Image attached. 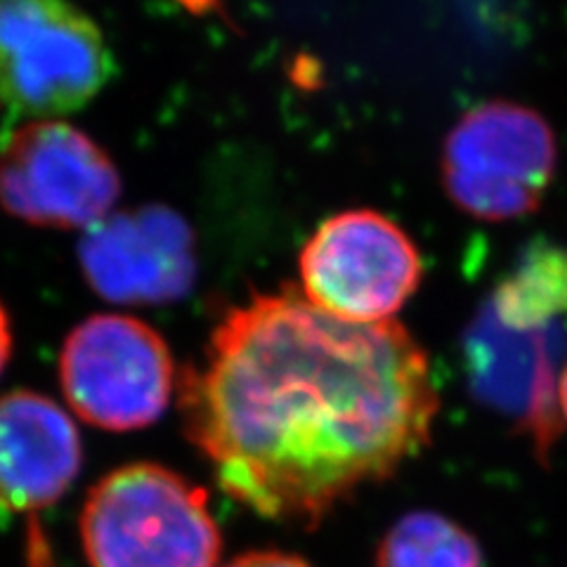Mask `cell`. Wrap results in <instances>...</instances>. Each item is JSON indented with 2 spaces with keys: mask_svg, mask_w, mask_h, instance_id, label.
<instances>
[{
  "mask_svg": "<svg viewBox=\"0 0 567 567\" xmlns=\"http://www.w3.org/2000/svg\"><path fill=\"white\" fill-rule=\"evenodd\" d=\"M185 433L258 516L315 527L431 440V364L402 324H354L293 289L233 308L177 379Z\"/></svg>",
  "mask_w": 567,
  "mask_h": 567,
  "instance_id": "obj_1",
  "label": "cell"
},
{
  "mask_svg": "<svg viewBox=\"0 0 567 567\" xmlns=\"http://www.w3.org/2000/svg\"><path fill=\"white\" fill-rule=\"evenodd\" d=\"M91 567H218L220 529L204 487L158 464L104 475L81 511Z\"/></svg>",
  "mask_w": 567,
  "mask_h": 567,
  "instance_id": "obj_2",
  "label": "cell"
},
{
  "mask_svg": "<svg viewBox=\"0 0 567 567\" xmlns=\"http://www.w3.org/2000/svg\"><path fill=\"white\" fill-rule=\"evenodd\" d=\"M114 74L112 50L71 0H0V104L39 121L91 104Z\"/></svg>",
  "mask_w": 567,
  "mask_h": 567,
  "instance_id": "obj_3",
  "label": "cell"
},
{
  "mask_svg": "<svg viewBox=\"0 0 567 567\" xmlns=\"http://www.w3.org/2000/svg\"><path fill=\"white\" fill-rule=\"evenodd\" d=\"M60 383L76 416L102 431L128 433L164 416L177 377L156 329L128 315H93L66 336Z\"/></svg>",
  "mask_w": 567,
  "mask_h": 567,
  "instance_id": "obj_4",
  "label": "cell"
},
{
  "mask_svg": "<svg viewBox=\"0 0 567 567\" xmlns=\"http://www.w3.org/2000/svg\"><path fill=\"white\" fill-rule=\"evenodd\" d=\"M556 156V137L537 112L487 102L461 118L447 137L445 187L471 216L511 220L539 206Z\"/></svg>",
  "mask_w": 567,
  "mask_h": 567,
  "instance_id": "obj_5",
  "label": "cell"
},
{
  "mask_svg": "<svg viewBox=\"0 0 567 567\" xmlns=\"http://www.w3.org/2000/svg\"><path fill=\"white\" fill-rule=\"evenodd\" d=\"M421 270L414 241L374 210L329 218L300 254L303 296L354 324L390 322L419 289Z\"/></svg>",
  "mask_w": 567,
  "mask_h": 567,
  "instance_id": "obj_6",
  "label": "cell"
},
{
  "mask_svg": "<svg viewBox=\"0 0 567 567\" xmlns=\"http://www.w3.org/2000/svg\"><path fill=\"white\" fill-rule=\"evenodd\" d=\"M121 175L97 142L64 121H29L0 154V206L33 227L87 229L114 213Z\"/></svg>",
  "mask_w": 567,
  "mask_h": 567,
  "instance_id": "obj_7",
  "label": "cell"
},
{
  "mask_svg": "<svg viewBox=\"0 0 567 567\" xmlns=\"http://www.w3.org/2000/svg\"><path fill=\"white\" fill-rule=\"evenodd\" d=\"M567 322H504L485 303L464 333V367L473 398L532 440L537 456L560 435L558 383Z\"/></svg>",
  "mask_w": 567,
  "mask_h": 567,
  "instance_id": "obj_8",
  "label": "cell"
},
{
  "mask_svg": "<svg viewBox=\"0 0 567 567\" xmlns=\"http://www.w3.org/2000/svg\"><path fill=\"white\" fill-rule=\"evenodd\" d=\"M79 262L91 289L121 306L175 303L197 277L192 229L166 206L110 213L85 229Z\"/></svg>",
  "mask_w": 567,
  "mask_h": 567,
  "instance_id": "obj_9",
  "label": "cell"
},
{
  "mask_svg": "<svg viewBox=\"0 0 567 567\" xmlns=\"http://www.w3.org/2000/svg\"><path fill=\"white\" fill-rule=\"evenodd\" d=\"M76 423L31 390L0 398V511L41 513L58 504L81 471Z\"/></svg>",
  "mask_w": 567,
  "mask_h": 567,
  "instance_id": "obj_10",
  "label": "cell"
},
{
  "mask_svg": "<svg viewBox=\"0 0 567 567\" xmlns=\"http://www.w3.org/2000/svg\"><path fill=\"white\" fill-rule=\"evenodd\" d=\"M485 306L504 322H567V248L532 241Z\"/></svg>",
  "mask_w": 567,
  "mask_h": 567,
  "instance_id": "obj_11",
  "label": "cell"
},
{
  "mask_svg": "<svg viewBox=\"0 0 567 567\" xmlns=\"http://www.w3.org/2000/svg\"><path fill=\"white\" fill-rule=\"evenodd\" d=\"M377 567H483V554L454 520L440 513L414 511L388 529Z\"/></svg>",
  "mask_w": 567,
  "mask_h": 567,
  "instance_id": "obj_12",
  "label": "cell"
},
{
  "mask_svg": "<svg viewBox=\"0 0 567 567\" xmlns=\"http://www.w3.org/2000/svg\"><path fill=\"white\" fill-rule=\"evenodd\" d=\"M225 567H310L303 558L279 551H254L235 558Z\"/></svg>",
  "mask_w": 567,
  "mask_h": 567,
  "instance_id": "obj_13",
  "label": "cell"
},
{
  "mask_svg": "<svg viewBox=\"0 0 567 567\" xmlns=\"http://www.w3.org/2000/svg\"><path fill=\"white\" fill-rule=\"evenodd\" d=\"M12 354V327L6 306L0 303V374H3Z\"/></svg>",
  "mask_w": 567,
  "mask_h": 567,
  "instance_id": "obj_14",
  "label": "cell"
},
{
  "mask_svg": "<svg viewBox=\"0 0 567 567\" xmlns=\"http://www.w3.org/2000/svg\"><path fill=\"white\" fill-rule=\"evenodd\" d=\"M558 406H560V416L567 423V364L560 374V383H558Z\"/></svg>",
  "mask_w": 567,
  "mask_h": 567,
  "instance_id": "obj_15",
  "label": "cell"
}]
</instances>
